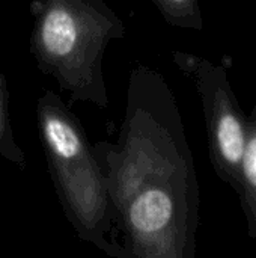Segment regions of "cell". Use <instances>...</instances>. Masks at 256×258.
I'll list each match as a JSON object with an SVG mask.
<instances>
[{"label": "cell", "mask_w": 256, "mask_h": 258, "mask_svg": "<svg viewBox=\"0 0 256 258\" xmlns=\"http://www.w3.org/2000/svg\"><path fill=\"white\" fill-rule=\"evenodd\" d=\"M94 150L128 257L190 255L198 187L180 112L161 74L140 63L133 68L119 139Z\"/></svg>", "instance_id": "1"}, {"label": "cell", "mask_w": 256, "mask_h": 258, "mask_svg": "<svg viewBox=\"0 0 256 258\" xmlns=\"http://www.w3.org/2000/svg\"><path fill=\"white\" fill-rule=\"evenodd\" d=\"M30 51L38 68L51 76L69 104L109 106L103 74L106 47L125 35V26L103 0H33Z\"/></svg>", "instance_id": "2"}, {"label": "cell", "mask_w": 256, "mask_h": 258, "mask_svg": "<svg viewBox=\"0 0 256 258\" xmlns=\"http://www.w3.org/2000/svg\"><path fill=\"white\" fill-rule=\"evenodd\" d=\"M36 115L51 181L77 236L107 255L127 258L128 252L109 239L113 216L106 180L80 121L50 89L39 97Z\"/></svg>", "instance_id": "3"}, {"label": "cell", "mask_w": 256, "mask_h": 258, "mask_svg": "<svg viewBox=\"0 0 256 258\" xmlns=\"http://www.w3.org/2000/svg\"><path fill=\"white\" fill-rule=\"evenodd\" d=\"M0 156L20 169H26V156L20 145L15 142L14 132L9 121L8 110V83L5 76L0 73Z\"/></svg>", "instance_id": "4"}, {"label": "cell", "mask_w": 256, "mask_h": 258, "mask_svg": "<svg viewBox=\"0 0 256 258\" xmlns=\"http://www.w3.org/2000/svg\"><path fill=\"white\" fill-rule=\"evenodd\" d=\"M152 3L158 8L167 23L186 29L201 27L196 0H152Z\"/></svg>", "instance_id": "5"}, {"label": "cell", "mask_w": 256, "mask_h": 258, "mask_svg": "<svg viewBox=\"0 0 256 258\" xmlns=\"http://www.w3.org/2000/svg\"><path fill=\"white\" fill-rule=\"evenodd\" d=\"M241 174H243L244 186L247 189L246 198L249 200L250 209H253L256 206V125L250 132L249 141H246Z\"/></svg>", "instance_id": "6"}]
</instances>
